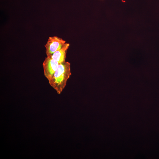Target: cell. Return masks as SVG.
I'll return each instance as SVG.
<instances>
[{
	"label": "cell",
	"instance_id": "cell-1",
	"mask_svg": "<svg viewBox=\"0 0 159 159\" xmlns=\"http://www.w3.org/2000/svg\"><path fill=\"white\" fill-rule=\"evenodd\" d=\"M71 74L70 64L68 62L59 64L53 76L49 81L50 85L60 94L65 87Z\"/></svg>",
	"mask_w": 159,
	"mask_h": 159
},
{
	"label": "cell",
	"instance_id": "cell-2",
	"mask_svg": "<svg viewBox=\"0 0 159 159\" xmlns=\"http://www.w3.org/2000/svg\"><path fill=\"white\" fill-rule=\"evenodd\" d=\"M66 43V41L57 36L49 37L44 45L47 57L62 48Z\"/></svg>",
	"mask_w": 159,
	"mask_h": 159
},
{
	"label": "cell",
	"instance_id": "cell-3",
	"mask_svg": "<svg viewBox=\"0 0 159 159\" xmlns=\"http://www.w3.org/2000/svg\"><path fill=\"white\" fill-rule=\"evenodd\" d=\"M59 64L56 60L49 57H47L44 61L42 66L44 74L48 81L53 76Z\"/></svg>",
	"mask_w": 159,
	"mask_h": 159
},
{
	"label": "cell",
	"instance_id": "cell-4",
	"mask_svg": "<svg viewBox=\"0 0 159 159\" xmlns=\"http://www.w3.org/2000/svg\"><path fill=\"white\" fill-rule=\"evenodd\" d=\"M69 45V43H65L61 49L48 57H49L52 59L57 61L59 64L65 62L66 61L67 51Z\"/></svg>",
	"mask_w": 159,
	"mask_h": 159
},
{
	"label": "cell",
	"instance_id": "cell-5",
	"mask_svg": "<svg viewBox=\"0 0 159 159\" xmlns=\"http://www.w3.org/2000/svg\"></svg>",
	"mask_w": 159,
	"mask_h": 159
}]
</instances>
